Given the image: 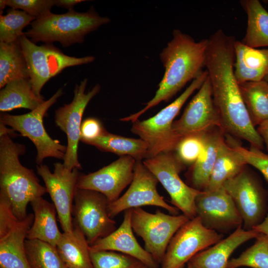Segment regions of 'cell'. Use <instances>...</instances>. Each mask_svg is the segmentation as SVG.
Listing matches in <instances>:
<instances>
[{"label":"cell","instance_id":"cell-7","mask_svg":"<svg viewBox=\"0 0 268 268\" xmlns=\"http://www.w3.org/2000/svg\"><path fill=\"white\" fill-rule=\"evenodd\" d=\"M63 89H59L50 99L45 101L35 110L25 114L12 115L2 114L0 122L28 137L37 149L36 162L42 164L48 157L63 159L67 147L58 140L52 138L46 132L43 125V118L47 111L63 94Z\"/></svg>","mask_w":268,"mask_h":268},{"label":"cell","instance_id":"cell-12","mask_svg":"<svg viewBox=\"0 0 268 268\" xmlns=\"http://www.w3.org/2000/svg\"><path fill=\"white\" fill-rule=\"evenodd\" d=\"M223 237L222 234L205 227L199 217L190 219L171 239L160 264L161 268H184L193 257Z\"/></svg>","mask_w":268,"mask_h":268},{"label":"cell","instance_id":"cell-4","mask_svg":"<svg viewBox=\"0 0 268 268\" xmlns=\"http://www.w3.org/2000/svg\"><path fill=\"white\" fill-rule=\"evenodd\" d=\"M110 22L109 18L100 16L93 7L86 12L74 10L63 14L51 12L32 21L24 34L33 42H58L67 47L82 43L87 34Z\"/></svg>","mask_w":268,"mask_h":268},{"label":"cell","instance_id":"cell-27","mask_svg":"<svg viewBox=\"0 0 268 268\" xmlns=\"http://www.w3.org/2000/svg\"><path fill=\"white\" fill-rule=\"evenodd\" d=\"M44 97L33 91L29 78L14 80L0 91V111H10L17 108L33 111L45 102Z\"/></svg>","mask_w":268,"mask_h":268},{"label":"cell","instance_id":"cell-41","mask_svg":"<svg viewBox=\"0 0 268 268\" xmlns=\"http://www.w3.org/2000/svg\"><path fill=\"white\" fill-rule=\"evenodd\" d=\"M257 131L263 139L268 150V120L259 125Z\"/></svg>","mask_w":268,"mask_h":268},{"label":"cell","instance_id":"cell-3","mask_svg":"<svg viewBox=\"0 0 268 268\" xmlns=\"http://www.w3.org/2000/svg\"><path fill=\"white\" fill-rule=\"evenodd\" d=\"M25 151V146L9 134L0 136V193L9 200L20 220L27 215L28 203L47 193L33 171L20 163L19 156Z\"/></svg>","mask_w":268,"mask_h":268},{"label":"cell","instance_id":"cell-44","mask_svg":"<svg viewBox=\"0 0 268 268\" xmlns=\"http://www.w3.org/2000/svg\"><path fill=\"white\" fill-rule=\"evenodd\" d=\"M268 83V73L267 75L265 77L264 79Z\"/></svg>","mask_w":268,"mask_h":268},{"label":"cell","instance_id":"cell-11","mask_svg":"<svg viewBox=\"0 0 268 268\" xmlns=\"http://www.w3.org/2000/svg\"><path fill=\"white\" fill-rule=\"evenodd\" d=\"M223 187L242 218L243 229L252 230L263 221L268 213V193L255 175L244 168Z\"/></svg>","mask_w":268,"mask_h":268},{"label":"cell","instance_id":"cell-23","mask_svg":"<svg viewBox=\"0 0 268 268\" xmlns=\"http://www.w3.org/2000/svg\"><path fill=\"white\" fill-rule=\"evenodd\" d=\"M220 127H215L206 132L203 149L192 165L188 173L190 187L200 191L206 187L217 158L221 144L224 140Z\"/></svg>","mask_w":268,"mask_h":268},{"label":"cell","instance_id":"cell-40","mask_svg":"<svg viewBox=\"0 0 268 268\" xmlns=\"http://www.w3.org/2000/svg\"><path fill=\"white\" fill-rule=\"evenodd\" d=\"M106 132L101 122L95 118H88L82 122L80 140L85 143L95 139Z\"/></svg>","mask_w":268,"mask_h":268},{"label":"cell","instance_id":"cell-15","mask_svg":"<svg viewBox=\"0 0 268 268\" xmlns=\"http://www.w3.org/2000/svg\"><path fill=\"white\" fill-rule=\"evenodd\" d=\"M159 181L145 166L142 161H136L134 176L126 193L108 205L109 215L112 218L127 209L151 205L167 210L171 214L178 215L179 209L169 204L157 190Z\"/></svg>","mask_w":268,"mask_h":268},{"label":"cell","instance_id":"cell-31","mask_svg":"<svg viewBox=\"0 0 268 268\" xmlns=\"http://www.w3.org/2000/svg\"><path fill=\"white\" fill-rule=\"evenodd\" d=\"M239 86L254 126L268 120V83L263 79L239 83Z\"/></svg>","mask_w":268,"mask_h":268},{"label":"cell","instance_id":"cell-32","mask_svg":"<svg viewBox=\"0 0 268 268\" xmlns=\"http://www.w3.org/2000/svg\"><path fill=\"white\" fill-rule=\"evenodd\" d=\"M25 248L31 268H67L55 246L39 240L27 239Z\"/></svg>","mask_w":268,"mask_h":268},{"label":"cell","instance_id":"cell-30","mask_svg":"<svg viewBox=\"0 0 268 268\" xmlns=\"http://www.w3.org/2000/svg\"><path fill=\"white\" fill-rule=\"evenodd\" d=\"M86 143L101 151L111 152L121 156H131L136 161H143L147 157V144L140 138L127 137L106 131L98 138Z\"/></svg>","mask_w":268,"mask_h":268},{"label":"cell","instance_id":"cell-25","mask_svg":"<svg viewBox=\"0 0 268 268\" xmlns=\"http://www.w3.org/2000/svg\"><path fill=\"white\" fill-rule=\"evenodd\" d=\"M56 247L67 268H93L90 245L78 227L62 233Z\"/></svg>","mask_w":268,"mask_h":268},{"label":"cell","instance_id":"cell-37","mask_svg":"<svg viewBox=\"0 0 268 268\" xmlns=\"http://www.w3.org/2000/svg\"><path fill=\"white\" fill-rule=\"evenodd\" d=\"M55 5V0H0V10L5 6L11 8L20 9L37 19L50 13Z\"/></svg>","mask_w":268,"mask_h":268},{"label":"cell","instance_id":"cell-8","mask_svg":"<svg viewBox=\"0 0 268 268\" xmlns=\"http://www.w3.org/2000/svg\"><path fill=\"white\" fill-rule=\"evenodd\" d=\"M190 219L183 214H168L158 209L152 213L137 207L132 209L131 224L143 240L145 250L160 264L171 239Z\"/></svg>","mask_w":268,"mask_h":268},{"label":"cell","instance_id":"cell-34","mask_svg":"<svg viewBox=\"0 0 268 268\" xmlns=\"http://www.w3.org/2000/svg\"><path fill=\"white\" fill-rule=\"evenodd\" d=\"M35 19L22 10L11 8L6 14H0V42L10 43L18 40L24 34L23 28Z\"/></svg>","mask_w":268,"mask_h":268},{"label":"cell","instance_id":"cell-18","mask_svg":"<svg viewBox=\"0 0 268 268\" xmlns=\"http://www.w3.org/2000/svg\"><path fill=\"white\" fill-rule=\"evenodd\" d=\"M136 160L130 156H121L108 165L93 173L80 175L76 187L95 191L112 202L120 198L131 183Z\"/></svg>","mask_w":268,"mask_h":268},{"label":"cell","instance_id":"cell-45","mask_svg":"<svg viewBox=\"0 0 268 268\" xmlns=\"http://www.w3.org/2000/svg\"><path fill=\"white\" fill-rule=\"evenodd\" d=\"M187 268H192L190 266L188 265Z\"/></svg>","mask_w":268,"mask_h":268},{"label":"cell","instance_id":"cell-21","mask_svg":"<svg viewBox=\"0 0 268 268\" xmlns=\"http://www.w3.org/2000/svg\"><path fill=\"white\" fill-rule=\"evenodd\" d=\"M33 220L34 214H27L0 238V268H31L26 255L25 242Z\"/></svg>","mask_w":268,"mask_h":268},{"label":"cell","instance_id":"cell-33","mask_svg":"<svg viewBox=\"0 0 268 268\" xmlns=\"http://www.w3.org/2000/svg\"><path fill=\"white\" fill-rule=\"evenodd\" d=\"M255 239L239 256L229 260L227 268H268V236L260 233Z\"/></svg>","mask_w":268,"mask_h":268},{"label":"cell","instance_id":"cell-39","mask_svg":"<svg viewBox=\"0 0 268 268\" xmlns=\"http://www.w3.org/2000/svg\"><path fill=\"white\" fill-rule=\"evenodd\" d=\"M8 198L0 193V238L6 235L19 221Z\"/></svg>","mask_w":268,"mask_h":268},{"label":"cell","instance_id":"cell-6","mask_svg":"<svg viewBox=\"0 0 268 268\" xmlns=\"http://www.w3.org/2000/svg\"><path fill=\"white\" fill-rule=\"evenodd\" d=\"M19 41L33 90L39 96H42L41 91L44 84L65 68L89 64L95 60L93 56L77 58L66 55L50 44L38 46L24 34L19 38Z\"/></svg>","mask_w":268,"mask_h":268},{"label":"cell","instance_id":"cell-5","mask_svg":"<svg viewBox=\"0 0 268 268\" xmlns=\"http://www.w3.org/2000/svg\"><path fill=\"white\" fill-rule=\"evenodd\" d=\"M207 76V70L202 71L173 102L154 116L133 123L131 131L147 144V158L161 152L174 151L179 141L172 131L174 119L189 97L201 87Z\"/></svg>","mask_w":268,"mask_h":268},{"label":"cell","instance_id":"cell-22","mask_svg":"<svg viewBox=\"0 0 268 268\" xmlns=\"http://www.w3.org/2000/svg\"><path fill=\"white\" fill-rule=\"evenodd\" d=\"M234 74L238 83L263 80L268 73V49H258L236 40Z\"/></svg>","mask_w":268,"mask_h":268},{"label":"cell","instance_id":"cell-29","mask_svg":"<svg viewBox=\"0 0 268 268\" xmlns=\"http://www.w3.org/2000/svg\"><path fill=\"white\" fill-rule=\"evenodd\" d=\"M29 78L26 61L19 39L6 43L0 42V88L14 80Z\"/></svg>","mask_w":268,"mask_h":268},{"label":"cell","instance_id":"cell-2","mask_svg":"<svg viewBox=\"0 0 268 268\" xmlns=\"http://www.w3.org/2000/svg\"><path fill=\"white\" fill-rule=\"evenodd\" d=\"M207 44V39L196 42L190 35L175 29L172 39L160 54L165 72L154 96L143 109L120 121L134 122L150 108L170 100L198 77L205 66Z\"/></svg>","mask_w":268,"mask_h":268},{"label":"cell","instance_id":"cell-38","mask_svg":"<svg viewBox=\"0 0 268 268\" xmlns=\"http://www.w3.org/2000/svg\"><path fill=\"white\" fill-rule=\"evenodd\" d=\"M232 146L243 156L247 164L258 170L268 181V154L252 146L249 149L237 144H233Z\"/></svg>","mask_w":268,"mask_h":268},{"label":"cell","instance_id":"cell-36","mask_svg":"<svg viewBox=\"0 0 268 268\" xmlns=\"http://www.w3.org/2000/svg\"><path fill=\"white\" fill-rule=\"evenodd\" d=\"M206 133L188 135L179 140L174 151L183 164L193 165L196 161L203 149Z\"/></svg>","mask_w":268,"mask_h":268},{"label":"cell","instance_id":"cell-20","mask_svg":"<svg viewBox=\"0 0 268 268\" xmlns=\"http://www.w3.org/2000/svg\"><path fill=\"white\" fill-rule=\"evenodd\" d=\"M259 232L246 230L241 226L228 237L193 257L187 264L192 268H227L229 258L241 245L253 238Z\"/></svg>","mask_w":268,"mask_h":268},{"label":"cell","instance_id":"cell-42","mask_svg":"<svg viewBox=\"0 0 268 268\" xmlns=\"http://www.w3.org/2000/svg\"><path fill=\"white\" fill-rule=\"evenodd\" d=\"M85 1L82 0H55V5L68 9V10H73L74 6L80 2Z\"/></svg>","mask_w":268,"mask_h":268},{"label":"cell","instance_id":"cell-16","mask_svg":"<svg viewBox=\"0 0 268 268\" xmlns=\"http://www.w3.org/2000/svg\"><path fill=\"white\" fill-rule=\"evenodd\" d=\"M195 207L196 216L208 229L222 234L242 226V218L223 187L213 191H201L196 198Z\"/></svg>","mask_w":268,"mask_h":268},{"label":"cell","instance_id":"cell-19","mask_svg":"<svg viewBox=\"0 0 268 268\" xmlns=\"http://www.w3.org/2000/svg\"><path fill=\"white\" fill-rule=\"evenodd\" d=\"M132 209L124 211L120 226L108 236L98 239L90 246V250L112 251L133 257L148 268H158V264L136 240L131 224Z\"/></svg>","mask_w":268,"mask_h":268},{"label":"cell","instance_id":"cell-13","mask_svg":"<svg viewBox=\"0 0 268 268\" xmlns=\"http://www.w3.org/2000/svg\"><path fill=\"white\" fill-rule=\"evenodd\" d=\"M87 79L76 85L74 96L68 104L58 108L55 112V121L58 127L67 135V145L64 159V166L69 170L81 169L78 159V146L80 140V128L82 118L87 104L97 94L101 89L96 84L90 90L85 92Z\"/></svg>","mask_w":268,"mask_h":268},{"label":"cell","instance_id":"cell-14","mask_svg":"<svg viewBox=\"0 0 268 268\" xmlns=\"http://www.w3.org/2000/svg\"><path fill=\"white\" fill-rule=\"evenodd\" d=\"M37 174L41 177L55 205L64 232L73 229L72 210L75 192L80 175L77 168L69 170L63 163L54 164L52 173L46 165L37 166Z\"/></svg>","mask_w":268,"mask_h":268},{"label":"cell","instance_id":"cell-43","mask_svg":"<svg viewBox=\"0 0 268 268\" xmlns=\"http://www.w3.org/2000/svg\"><path fill=\"white\" fill-rule=\"evenodd\" d=\"M253 229L268 236V213L263 221Z\"/></svg>","mask_w":268,"mask_h":268},{"label":"cell","instance_id":"cell-10","mask_svg":"<svg viewBox=\"0 0 268 268\" xmlns=\"http://www.w3.org/2000/svg\"><path fill=\"white\" fill-rule=\"evenodd\" d=\"M74 201L73 226L81 230L90 246L116 229V221L108 213L110 202L102 194L76 188Z\"/></svg>","mask_w":268,"mask_h":268},{"label":"cell","instance_id":"cell-35","mask_svg":"<svg viewBox=\"0 0 268 268\" xmlns=\"http://www.w3.org/2000/svg\"><path fill=\"white\" fill-rule=\"evenodd\" d=\"M93 268H148L138 259L112 251L90 250Z\"/></svg>","mask_w":268,"mask_h":268},{"label":"cell","instance_id":"cell-28","mask_svg":"<svg viewBox=\"0 0 268 268\" xmlns=\"http://www.w3.org/2000/svg\"><path fill=\"white\" fill-rule=\"evenodd\" d=\"M241 3L248 20L242 42L254 48L268 47V12L258 0H244Z\"/></svg>","mask_w":268,"mask_h":268},{"label":"cell","instance_id":"cell-9","mask_svg":"<svg viewBox=\"0 0 268 268\" xmlns=\"http://www.w3.org/2000/svg\"><path fill=\"white\" fill-rule=\"evenodd\" d=\"M168 193L171 203L190 219L196 215L195 201L201 191L184 183L179 176L183 165L173 151L161 152L142 161Z\"/></svg>","mask_w":268,"mask_h":268},{"label":"cell","instance_id":"cell-24","mask_svg":"<svg viewBox=\"0 0 268 268\" xmlns=\"http://www.w3.org/2000/svg\"><path fill=\"white\" fill-rule=\"evenodd\" d=\"M34 220L29 229L26 238L39 240L56 247L62 234L56 220V209L42 197L35 199L31 202Z\"/></svg>","mask_w":268,"mask_h":268},{"label":"cell","instance_id":"cell-26","mask_svg":"<svg viewBox=\"0 0 268 268\" xmlns=\"http://www.w3.org/2000/svg\"><path fill=\"white\" fill-rule=\"evenodd\" d=\"M246 165L243 156L224 140L219 147L209 182L203 191H211L222 187L225 182L240 173Z\"/></svg>","mask_w":268,"mask_h":268},{"label":"cell","instance_id":"cell-1","mask_svg":"<svg viewBox=\"0 0 268 268\" xmlns=\"http://www.w3.org/2000/svg\"><path fill=\"white\" fill-rule=\"evenodd\" d=\"M235 41L221 29L208 38L205 66L213 100L222 131L263 150L264 141L250 118L235 76Z\"/></svg>","mask_w":268,"mask_h":268},{"label":"cell","instance_id":"cell-17","mask_svg":"<svg viewBox=\"0 0 268 268\" xmlns=\"http://www.w3.org/2000/svg\"><path fill=\"white\" fill-rule=\"evenodd\" d=\"M217 127L221 128V125L207 76L180 118L174 122L172 131L179 141L188 135L206 132Z\"/></svg>","mask_w":268,"mask_h":268}]
</instances>
